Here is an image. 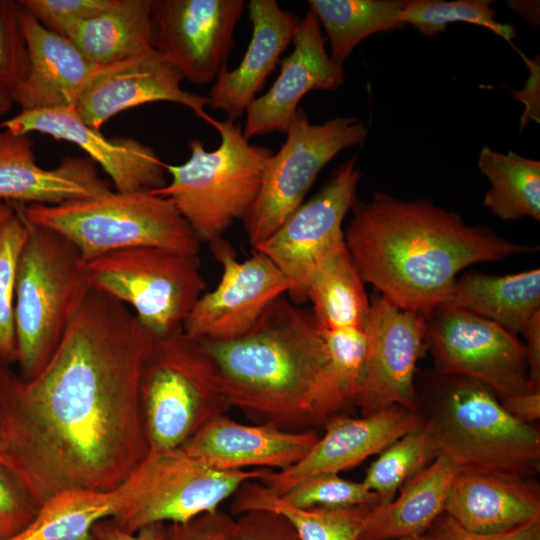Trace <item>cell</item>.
Returning a JSON list of instances; mask_svg holds the SVG:
<instances>
[{"label":"cell","instance_id":"6da1fadb","mask_svg":"<svg viewBox=\"0 0 540 540\" xmlns=\"http://www.w3.org/2000/svg\"><path fill=\"white\" fill-rule=\"evenodd\" d=\"M154 338L92 289L43 369L20 379L0 430L6 466L39 505L65 489L113 491L146 457L139 387Z\"/></svg>","mask_w":540,"mask_h":540},{"label":"cell","instance_id":"7a4b0ae2","mask_svg":"<svg viewBox=\"0 0 540 540\" xmlns=\"http://www.w3.org/2000/svg\"><path fill=\"white\" fill-rule=\"evenodd\" d=\"M351 209L345 244L364 283L396 306L425 316L447 300L465 267L536 250L468 225L427 200L377 192Z\"/></svg>","mask_w":540,"mask_h":540},{"label":"cell","instance_id":"3957f363","mask_svg":"<svg viewBox=\"0 0 540 540\" xmlns=\"http://www.w3.org/2000/svg\"><path fill=\"white\" fill-rule=\"evenodd\" d=\"M202 342L230 409L254 424L311 428L310 410L327 361L325 330L312 311L282 296L242 337Z\"/></svg>","mask_w":540,"mask_h":540},{"label":"cell","instance_id":"277c9868","mask_svg":"<svg viewBox=\"0 0 540 540\" xmlns=\"http://www.w3.org/2000/svg\"><path fill=\"white\" fill-rule=\"evenodd\" d=\"M28 225L14 304L16 362L25 381L46 365L92 291L77 248L53 230Z\"/></svg>","mask_w":540,"mask_h":540},{"label":"cell","instance_id":"5b68a950","mask_svg":"<svg viewBox=\"0 0 540 540\" xmlns=\"http://www.w3.org/2000/svg\"><path fill=\"white\" fill-rule=\"evenodd\" d=\"M25 219L69 240L89 262L116 251L157 247L198 256L201 241L168 199L117 192L58 205H21Z\"/></svg>","mask_w":540,"mask_h":540},{"label":"cell","instance_id":"8992f818","mask_svg":"<svg viewBox=\"0 0 540 540\" xmlns=\"http://www.w3.org/2000/svg\"><path fill=\"white\" fill-rule=\"evenodd\" d=\"M210 124L219 132L218 148L207 151L200 140L189 141V159L178 165L166 163L170 182L151 192L168 198L199 240L212 243L246 217L273 152L250 144L242 126L228 118L212 119Z\"/></svg>","mask_w":540,"mask_h":540},{"label":"cell","instance_id":"52a82bcc","mask_svg":"<svg viewBox=\"0 0 540 540\" xmlns=\"http://www.w3.org/2000/svg\"><path fill=\"white\" fill-rule=\"evenodd\" d=\"M139 395L151 451L182 447L230 409L204 343L183 330L154 338L142 367Z\"/></svg>","mask_w":540,"mask_h":540},{"label":"cell","instance_id":"ba28073f","mask_svg":"<svg viewBox=\"0 0 540 540\" xmlns=\"http://www.w3.org/2000/svg\"><path fill=\"white\" fill-rule=\"evenodd\" d=\"M451 377L428 421L438 456L458 469L530 477L540 470V432L513 417L483 384Z\"/></svg>","mask_w":540,"mask_h":540},{"label":"cell","instance_id":"9c48e42d","mask_svg":"<svg viewBox=\"0 0 540 540\" xmlns=\"http://www.w3.org/2000/svg\"><path fill=\"white\" fill-rule=\"evenodd\" d=\"M270 469L219 471L200 463L183 449L149 450L114 490L111 518L135 533L154 523H183L219 508L246 481H260Z\"/></svg>","mask_w":540,"mask_h":540},{"label":"cell","instance_id":"30bf717a","mask_svg":"<svg viewBox=\"0 0 540 540\" xmlns=\"http://www.w3.org/2000/svg\"><path fill=\"white\" fill-rule=\"evenodd\" d=\"M198 256L157 247L112 252L87 262L92 289L133 308L156 338L183 330L205 293Z\"/></svg>","mask_w":540,"mask_h":540},{"label":"cell","instance_id":"8fae6325","mask_svg":"<svg viewBox=\"0 0 540 540\" xmlns=\"http://www.w3.org/2000/svg\"><path fill=\"white\" fill-rule=\"evenodd\" d=\"M368 129L352 117L312 124L298 108L287 138L268 159L256 201L243 219L249 243L255 248L299 208L320 171L341 151L360 145Z\"/></svg>","mask_w":540,"mask_h":540},{"label":"cell","instance_id":"7c38bea8","mask_svg":"<svg viewBox=\"0 0 540 540\" xmlns=\"http://www.w3.org/2000/svg\"><path fill=\"white\" fill-rule=\"evenodd\" d=\"M425 348L441 375L479 382L501 398L529 390L523 343L488 319L442 304L426 315Z\"/></svg>","mask_w":540,"mask_h":540},{"label":"cell","instance_id":"4fadbf2b","mask_svg":"<svg viewBox=\"0 0 540 540\" xmlns=\"http://www.w3.org/2000/svg\"><path fill=\"white\" fill-rule=\"evenodd\" d=\"M360 179L356 158L345 161L310 200L254 248L292 282L289 295L296 302L306 301L307 285L314 273L346 248L342 223L356 201Z\"/></svg>","mask_w":540,"mask_h":540},{"label":"cell","instance_id":"5bb4252c","mask_svg":"<svg viewBox=\"0 0 540 540\" xmlns=\"http://www.w3.org/2000/svg\"><path fill=\"white\" fill-rule=\"evenodd\" d=\"M210 245L222 268L221 279L195 303L183 331L199 340L229 341L247 334L272 302L290 294L293 284L260 252L239 261L223 237Z\"/></svg>","mask_w":540,"mask_h":540},{"label":"cell","instance_id":"9a60e30c","mask_svg":"<svg viewBox=\"0 0 540 540\" xmlns=\"http://www.w3.org/2000/svg\"><path fill=\"white\" fill-rule=\"evenodd\" d=\"M426 316L372 297L363 331L366 351L355 405L361 416L400 405L417 411L416 365L425 349Z\"/></svg>","mask_w":540,"mask_h":540},{"label":"cell","instance_id":"2e32d148","mask_svg":"<svg viewBox=\"0 0 540 540\" xmlns=\"http://www.w3.org/2000/svg\"><path fill=\"white\" fill-rule=\"evenodd\" d=\"M244 8L243 0H151L153 48L184 80L214 82Z\"/></svg>","mask_w":540,"mask_h":540},{"label":"cell","instance_id":"e0dca14e","mask_svg":"<svg viewBox=\"0 0 540 540\" xmlns=\"http://www.w3.org/2000/svg\"><path fill=\"white\" fill-rule=\"evenodd\" d=\"M424 422L418 410L400 405L358 418L335 415L324 423V434L300 461L281 471L269 470L259 482L281 496L307 477L339 474L360 465Z\"/></svg>","mask_w":540,"mask_h":540},{"label":"cell","instance_id":"ac0fdd59","mask_svg":"<svg viewBox=\"0 0 540 540\" xmlns=\"http://www.w3.org/2000/svg\"><path fill=\"white\" fill-rule=\"evenodd\" d=\"M38 132L80 147L99 164L117 192L153 191L166 185V163L150 146L132 137H105L84 123L74 107L21 110L0 122V130Z\"/></svg>","mask_w":540,"mask_h":540},{"label":"cell","instance_id":"d6986e66","mask_svg":"<svg viewBox=\"0 0 540 540\" xmlns=\"http://www.w3.org/2000/svg\"><path fill=\"white\" fill-rule=\"evenodd\" d=\"M182 80L181 73L154 49L101 66L74 108L84 123L99 131L120 112L159 101L183 105L210 124L213 118L205 111L207 96L184 90Z\"/></svg>","mask_w":540,"mask_h":540},{"label":"cell","instance_id":"ffe728a7","mask_svg":"<svg viewBox=\"0 0 540 540\" xmlns=\"http://www.w3.org/2000/svg\"><path fill=\"white\" fill-rule=\"evenodd\" d=\"M293 51L282 59L269 90L246 110V139L273 132L286 134L302 98L313 90H335L345 79L343 65L326 52L321 25L309 9L293 37Z\"/></svg>","mask_w":540,"mask_h":540},{"label":"cell","instance_id":"44dd1931","mask_svg":"<svg viewBox=\"0 0 540 540\" xmlns=\"http://www.w3.org/2000/svg\"><path fill=\"white\" fill-rule=\"evenodd\" d=\"M319 435L267 424H242L225 414L207 422L182 447L200 463L219 471L247 468L284 470L300 461Z\"/></svg>","mask_w":540,"mask_h":540},{"label":"cell","instance_id":"7402d4cb","mask_svg":"<svg viewBox=\"0 0 540 540\" xmlns=\"http://www.w3.org/2000/svg\"><path fill=\"white\" fill-rule=\"evenodd\" d=\"M29 134L0 131V201L58 205L111 190L89 157L66 156L53 169L38 165Z\"/></svg>","mask_w":540,"mask_h":540},{"label":"cell","instance_id":"603a6c76","mask_svg":"<svg viewBox=\"0 0 540 540\" xmlns=\"http://www.w3.org/2000/svg\"><path fill=\"white\" fill-rule=\"evenodd\" d=\"M29 66L23 82L11 94L21 110L75 107L101 67L68 38L46 28L21 7Z\"/></svg>","mask_w":540,"mask_h":540},{"label":"cell","instance_id":"cb8c5ba5","mask_svg":"<svg viewBox=\"0 0 540 540\" xmlns=\"http://www.w3.org/2000/svg\"><path fill=\"white\" fill-rule=\"evenodd\" d=\"M444 512L474 533L506 532L540 518L539 485L528 477L459 469Z\"/></svg>","mask_w":540,"mask_h":540},{"label":"cell","instance_id":"d4e9b609","mask_svg":"<svg viewBox=\"0 0 540 540\" xmlns=\"http://www.w3.org/2000/svg\"><path fill=\"white\" fill-rule=\"evenodd\" d=\"M248 12L252 35L246 53L235 69L222 66L207 96L208 106L223 111L234 122L256 98L301 20L275 0H251Z\"/></svg>","mask_w":540,"mask_h":540},{"label":"cell","instance_id":"484cf974","mask_svg":"<svg viewBox=\"0 0 540 540\" xmlns=\"http://www.w3.org/2000/svg\"><path fill=\"white\" fill-rule=\"evenodd\" d=\"M458 468L442 456L407 481L389 502L372 507L359 540L425 534L445 509Z\"/></svg>","mask_w":540,"mask_h":540},{"label":"cell","instance_id":"4316f807","mask_svg":"<svg viewBox=\"0 0 540 540\" xmlns=\"http://www.w3.org/2000/svg\"><path fill=\"white\" fill-rule=\"evenodd\" d=\"M443 304L488 319L517 335L540 311V270L505 276L467 272L456 279Z\"/></svg>","mask_w":540,"mask_h":540},{"label":"cell","instance_id":"83f0119b","mask_svg":"<svg viewBox=\"0 0 540 540\" xmlns=\"http://www.w3.org/2000/svg\"><path fill=\"white\" fill-rule=\"evenodd\" d=\"M65 37L100 66L150 52L151 0H114L103 12L71 26Z\"/></svg>","mask_w":540,"mask_h":540},{"label":"cell","instance_id":"f1b7e54d","mask_svg":"<svg viewBox=\"0 0 540 540\" xmlns=\"http://www.w3.org/2000/svg\"><path fill=\"white\" fill-rule=\"evenodd\" d=\"M232 515L265 510L284 516L300 540H359L372 507L297 508L286 503L261 482H244L233 494Z\"/></svg>","mask_w":540,"mask_h":540},{"label":"cell","instance_id":"f546056e","mask_svg":"<svg viewBox=\"0 0 540 540\" xmlns=\"http://www.w3.org/2000/svg\"><path fill=\"white\" fill-rule=\"evenodd\" d=\"M307 300L311 301L312 314L324 330L363 329L370 301L347 248L314 273L307 285Z\"/></svg>","mask_w":540,"mask_h":540},{"label":"cell","instance_id":"4dcf8cb0","mask_svg":"<svg viewBox=\"0 0 540 540\" xmlns=\"http://www.w3.org/2000/svg\"><path fill=\"white\" fill-rule=\"evenodd\" d=\"M478 168L490 182L483 204L502 220L524 217L540 221V162L514 151H494L486 146Z\"/></svg>","mask_w":540,"mask_h":540},{"label":"cell","instance_id":"1f68e13d","mask_svg":"<svg viewBox=\"0 0 540 540\" xmlns=\"http://www.w3.org/2000/svg\"><path fill=\"white\" fill-rule=\"evenodd\" d=\"M327 361L310 410L311 427L324 424L355 405L359 392L366 338L363 329L325 330Z\"/></svg>","mask_w":540,"mask_h":540},{"label":"cell","instance_id":"d6a6232c","mask_svg":"<svg viewBox=\"0 0 540 540\" xmlns=\"http://www.w3.org/2000/svg\"><path fill=\"white\" fill-rule=\"evenodd\" d=\"M114 490L65 489L44 501L33 521L9 540H96L92 530L112 518Z\"/></svg>","mask_w":540,"mask_h":540},{"label":"cell","instance_id":"836d02e7","mask_svg":"<svg viewBox=\"0 0 540 540\" xmlns=\"http://www.w3.org/2000/svg\"><path fill=\"white\" fill-rule=\"evenodd\" d=\"M310 10L324 27L331 59L343 65L367 37L401 28L403 0H309Z\"/></svg>","mask_w":540,"mask_h":540},{"label":"cell","instance_id":"e575fe53","mask_svg":"<svg viewBox=\"0 0 540 540\" xmlns=\"http://www.w3.org/2000/svg\"><path fill=\"white\" fill-rule=\"evenodd\" d=\"M438 457L431 427L424 424L400 437L378 454L362 483L378 504L392 500L400 488ZM377 504V505H378Z\"/></svg>","mask_w":540,"mask_h":540},{"label":"cell","instance_id":"d590c367","mask_svg":"<svg viewBox=\"0 0 540 540\" xmlns=\"http://www.w3.org/2000/svg\"><path fill=\"white\" fill-rule=\"evenodd\" d=\"M491 3L489 0H408L400 20L426 37L443 32L448 24L463 22L484 27L510 42L515 37V28L495 19L497 12Z\"/></svg>","mask_w":540,"mask_h":540},{"label":"cell","instance_id":"8d00e7d4","mask_svg":"<svg viewBox=\"0 0 540 540\" xmlns=\"http://www.w3.org/2000/svg\"><path fill=\"white\" fill-rule=\"evenodd\" d=\"M13 205L14 215L0 227V355L9 364L16 362L14 304L17 268L29 236V225L20 204Z\"/></svg>","mask_w":540,"mask_h":540},{"label":"cell","instance_id":"74e56055","mask_svg":"<svg viewBox=\"0 0 540 540\" xmlns=\"http://www.w3.org/2000/svg\"><path fill=\"white\" fill-rule=\"evenodd\" d=\"M286 503L302 509L313 507L343 508L378 504V497L362 482L339 474L321 473L307 477L280 496Z\"/></svg>","mask_w":540,"mask_h":540},{"label":"cell","instance_id":"f35d334b","mask_svg":"<svg viewBox=\"0 0 540 540\" xmlns=\"http://www.w3.org/2000/svg\"><path fill=\"white\" fill-rule=\"evenodd\" d=\"M20 15L18 1L0 0V90L10 95L25 79L29 66Z\"/></svg>","mask_w":540,"mask_h":540},{"label":"cell","instance_id":"ab89813d","mask_svg":"<svg viewBox=\"0 0 540 540\" xmlns=\"http://www.w3.org/2000/svg\"><path fill=\"white\" fill-rule=\"evenodd\" d=\"M39 507L17 476L0 463V540H9L23 531Z\"/></svg>","mask_w":540,"mask_h":540},{"label":"cell","instance_id":"60d3db41","mask_svg":"<svg viewBox=\"0 0 540 540\" xmlns=\"http://www.w3.org/2000/svg\"><path fill=\"white\" fill-rule=\"evenodd\" d=\"M114 0H19L20 6L46 28L64 36L74 24L93 17Z\"/></svg>","mask_w":540,"mask_h":540},{"label":"cell","instance_id":"b9f144b4","mask_svg":"<svg viewBox=\"0 0 540 540\" xmlns=\"http://www.w3.org/2000/svg\"><path fill=\"white\" fill-rule=\"evenodd\" d=\"M166 540H240L237 521L219 508L166 525Z\"/></svg>","mask_w":540,"mask_h":540},{"label":"cell","instance_id":"7bdbcfd3","mask_svg":"<svg viewBox=\"0 0 540 540\" xmlns=\"http://www.w3.org/2000/svg\"><path fill=\"white\" fill-rule=\"evenodd\" d=\"M425 535L427 540H540V518L506 532L479 534L466 530L443 512Z\"/></svg>","mask_w":540,"mask_h":540},{"label":"cell","instance_id":"ee69618b","mask_svg":"<svg viewBox=\"0 0 540 540\" xmlns=\"http://www.w3.org/2000/svg\"><path fill=\"white\" fill-rule=\"evenodd\" d=\"M236 521L240 540H300L293 525L275 512L253 510Z\"/></svg>","mask_w":540,"mask_h":540},{"label":"cell","instance_id":"f6af8a7d","mask_svg":"<svg viewBox=\"0 0 540 540\" xmlns=\"http://www.w3.org/2000/svg\"><path fill=\"white\" fill-rule=\"evenodd\" d=\"M529 69L523 89L512 91L511 95L524 105L520 119L521 130L531 121L540 122V65L539 58L525 59Z\"/></svg>","mask_w":540,"mask_h":540},{"label":"cell","instance_id":"bcb514c9","mask_svg":"<svg viewBox=\"0 0 540 540\" xmlns=\"http://www.w3.org/2000/svg\"><path fill=\"white\" fill-rule=\"evenodd\" d=\"M92 533L96 540H166V524L154 523L129 533L108 518L97 522Z\"/></svg>","mask_w":540,"mask_h":540},{"label":"cell","instance_id":"7dc6e473","mask_svg":"<svg viewBox=\"0 0 540 540\" xmlns=\"http://www.w3.org/2000/svg\"><path fill=\"white\" fill-rule=\"evenodd\" d=\"M528 372L529 389H540V311L529 321L522 332Z\"/></svg>","mask_w":540,"mask_h":540},{"label":"cell","instance_id":"c3c4849f","mask_svg":"<svg viewBox=\"0 0 540 540\" xmlns=\"http://www.w3.org/2000/svg\"><path fill=\"white\" fill-rule=\"evenodd\" d=\"M500 401L513 417L523 423L535 424L540 418V389H529L503 397Z\"/></svg>","mask_w":540,"mask_h":540},{"label":"cell","instance_id":"681fc988","mask_svg":"<svg viewBox=\"0 0 540 540\" xmlns=\"http://www.w3.org/2000/svg\"><path fill=\"white\" fill-rule=\"evenodd\" d=\"M9 365L0 355V416L12 401L21 379L11 371Z\"/></svg>","mask_w":540,"mask_h":540},{"label":"cell","instance_id":"f907efd6","mask_svg":"<svg viewBox=\"0 0 540 540\" xmlns=\"http://www.w3.org/2000/svg\"><path fill=\"white\" fill-rule=\"evenodd\" d=\"M508 6L533 26L539 24V1H508Z\"/></svg>","mask_w":540,"mask_h":540},{"label":"cell","instance_id":"816d5d0a","mask_svg":"<svg viewBox=\"0 0 540 540\" xmlns=\"http://www.w3.org/2000/svg\"><path fill=\"white\" fill-rule=\"evenodd\" d=\"M15 213L12 203L0 201V227Z\"/></svg>","mask_w":540,"mask_h":540},{"label":"cell","instance_id":"f5cc1de1","mask_svg":"<svg viewBox=\"0 0 540 540\" xmlns=\"http://www.w3.org/2000/svg\"><path fill=\"white\" fill-rule=\"evenodd\" d=\"M13 103L11 95L0 90V115L6 114L11 109Z\"/></svg>","mask_w":540,"mask_h":540},{"label":"cell","instance_id":"db71d44e","mask_svg":"<svg viewBox=\"0 0 540 540\" xmlns=\"http://www.w3.org/2000/svg\"><path fill=\"white\" fill-rule=\"evenodd\" d=\"M0 463L6 466L5 442L0 430Z\"/></svg>","mask_w":540,"mask_h":540},{"label":"cell","instance_id":"11a10c76","mask_svg":"<svg viewBox=\"0 0 540 540\" xmlns=\"http://www.w3.org/2000/svg\"><path fill=\"white\" fill-rule=\"evenodd\" d=\"M388 540H427V537L425 534H419V535H409V536H403V537H397L392 538Z\"/></svg>","mask_w":540,"mask_h":540}]
</instances>
